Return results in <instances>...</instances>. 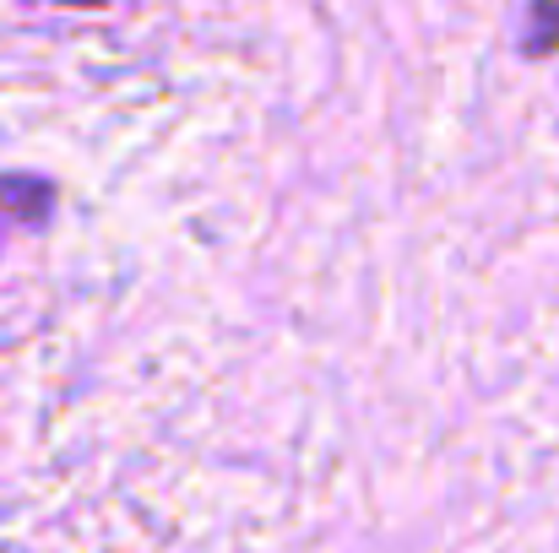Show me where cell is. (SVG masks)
<instances>
[{
	"label": "cell",
	"mask_w": 559,
	"mask_h": 553,
	"mask_svg": "<svg viewBox=\"0 0 559 553\" xmlns=\"http://www.w3.org/2000/svg\"><path fill=\"white\" fill-rule=\"evenodd\" d=\"M559 38V5H533V16H527V55H549Z\"/></svg>",
	"instance_id": "obj_2"
},
{
	"label": "cell",
	"mask_w": 559,
	"mask_h": 553,
	"mask_svg": "<svg viewBox=\"0 0 559 553\" xmlns=\"http://www.w3.org/2000/svg\"><path fill=\"white\" fill-rule=\"evenodd\" d=\"M49 206H55V184L49 180H38V175H0V212L5 217L38 228L49 217Z\"/></svg>",
	"instance_id": "obj_1"
}]
</instances>
